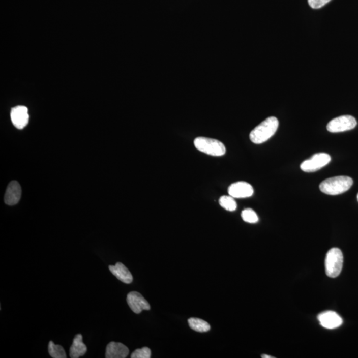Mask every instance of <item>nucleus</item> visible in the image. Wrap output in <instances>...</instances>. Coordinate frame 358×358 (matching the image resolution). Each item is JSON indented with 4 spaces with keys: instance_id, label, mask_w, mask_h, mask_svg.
I'll use <instances>...</instances> for the list:
<instances>
[{
    "instance_id": "1",
    "label": "nucleus",
    "mask_w": 358,
    "mask_h": 358,
    "mask_svg": "<svg viewBox=\"0 0 358 358\" xmlns=\"http://www.w3.org/2000/svg\"><path fill=\"white\" fill-rule=\"evenodd\" d=\"M278 127L279 121L277 117H268L251 132L250 140L255 144L265 143L276 134Z\"/></svg>"
},
{
    "instance_id": "2",
    "label": "nucleus",
    "mask_w": 358,
    "mask_h": 358,
    "mask_svg": "<svg viewBox=\"0 0 358 358\" xmlns=\"http://www.w3.org/2000/svg\"><path fill=\"white\" fill-rule=\"evenodd\" d=\"M352 178L346 176H335L326 179L320 183L321 192L329 195H338L348 191L352 186Z\"/></svg>"
},
{
    "instance_id": "3",
    "label": "nucleus",
    "mask_w": 358,
    "mask_h": 358,
    "mask_svg": "<svg viewBox=\"0 0 358 358\" xmlns=\"http://www.w3.org/2000/svg\"><path fill=\"white\" fill-rule=\"evenodd\" d=\"M194 145L200 152L211 156H222L226 152V147L221 141L208 137H196L194 139Z\"/></svg>"
},
{
    "instance_id": "4",
    "label": "nucleus",
    "mask_w": 358,
    "mask_h": 358,
    "mask_svg": "<svg viewBox=\"0 0 358 358\" xmlns=\"http://www.w3.org/2000/svg\"><path fill=\"white\" fill-rule=\"evenodd\" d=\"M344 257L338 248H332L327 253L325 259V270L327 276L332 278L339 276L343 267Z\"/></svg>"
},
{
    "instance_id": "5",
    "label": "nucleus",
    "mask_w": 358,
    "mask_h": 358,
    "mask_svg": "<svg viewBox=\"0 0 358 358\" xmlns=\"http://www.w3.org/2000/svg\"><path fill=\"white\" fill-rule=\"evenodd\" d=\"M357 121L350 115H341L332 120L327 124V130L331 133H340L353 130L356 127Z\"/></svg>"
},
{
    "instance_id": "6",
    "label": "nucleus",
    "mask_w": 358,
    "mask_h": 358,
    "mask_svg": "<svg viewBox=\"0 0 358 358\" xmlns=\"http://www.w3.org/2000/svg\"><path fill=\"white\" fill-rule=\"evenodd\" d=\"M331 157L325 153H320L314 155L311 159L303 161L301 165V169L306 172H314L318 171L329 164Z\"/></svg>"
},
{
    "instance_id": "7",
    "label": "nucleus",
    "mask_w": 358,
    "mask_h": 358,
    "mask_svg": "<svg viewBox=\"0 0 358 358\" xmlns=\"http://www.w3.org/2000/svg\"><path fill=\"white\" fill-rule=\"evenodd\" d=\"M127 303L129 307L135 314L141 313L144 310L149 311L150 309L149 303L138 292H130L127 296Z\"/></svg>"
},
{
    "instance_id": "8",
    "label": "nucleus",
    "mask_w": 358,
    "mask_h": 358,
    "mask_svg": "<svg viewBox=\"0 0 358 358\" xmlns=\"http://www.w3.org/2000/svg\"><path fill=\"white\" fill-rule=\"evenodd\" d=\"M254 193V188L252 185L244 181L233 183L228 188L229 195L234 198L250 197Z\"/></svg>"
},
{
    "instance_id": "9",
    "label": "nucleus",
    "mask_w": 358,
    "mask_h": 358,
    "mask_svg": "<svg viewBox=\"0 0 358 358\" xmlns=\"http://www.w3.org/2000/svg\"><path fill=\"white\" fill-rule=\"evenodd\" d=\"M11 119L15 128L21 130L29 123V115L25 106L15 107L11 112Z\"/></svg>"
},
{
    "instance_id": "10",
    "label": "nucleus",
    "mask_w": 358,
    "mask_h": 358,
    "mask_svg": "<svg viewBox=\"0 0 358 358\" xmlns=\"http://www.w3.org/2000/svg\"><path fill=\"white\" fill-rule=\"evenodd\" d=\"M321 326L327 329H335L340 327L343 323L342 318L335 312H323L318 316Z\"/></svg>"
},
{
    "instance_id": "11",
    "label": "nucleus",
    "mask_w": 358,
    "mask_h": 358,
    "mask_svg": "<svg viewBox=\"0 0 358 358\" xmlns=\"http://www.w3.org/2000/svg\"><path fill=\"white\" fill-rule=\"evenodd\" d=\"M21 196V188L18 182L12 181L8 185L6 189L4 201L9 206H14L20 200Z\"/></svg>"
},
{
    "instance_id": "12",
    "label": "nucleus",
    "mask_w": 358,
    "mask_h": 358,
    "mask_svg": "<svg viewBox=\"0 0 358 358\" xmlns=\"http://www.w3.org/2000/svg\"><path fill=\"white\" fill-rule=\"evenodd\" d=\"M129 349L127 346L122 343L111 342L106 347V358H125L129 354Z\"/></svg>"
},
{
    "instance_id": "13",
    "label": "nucleus",
    "mask_w": 358,
    "mask_h": 358,
    "mask_svg": "<svg viewBox=\"0 0 358 358\" xmlns=\"http://www.w3.org/2000/svg\"><path fill=\"white\" fill-rule=\"evenodd\" d=\"M111 273L118 280L124 283L130 284L133 281V276L128 268L123 263H117L115 265L109 266Z\"/></svg>"
},
{
    "instance_id": "14",
    "label": "nucleus",
    "mask_w": 358,
    "mask_h": 358,
    "mask_svg": "<svg viewBox=\"0 0 358 358\" xmlns=\"http://www.w3.org/2000/svg\"><path fill=\"white\" fill-rule=\"evenodd\" d=\"M87 351V347L83 342L81 335H77L74 338L73 344L70 348V357L78 358L84 355Z\"/></svg>"
},
{
    "instance_id": "15",
    "label": "nucleus",
    "mask_w": 358,
    "mask_h": 358,
    "mask_svg": "<svg viewBox=\"0 0 358 358\" xmlns=\"http://www.w3.org/2000/svg\"><path fill=\"white\" fill-rule=\"evenodd\" d=\"M189 326L198 333H206L211 330V326L206 321L197 318H191L188 320Z\"/></svg>"
},
{
    "instance_id": "16",
    "label": "nucleus",
    "mask_w": 358,
    "mask_h": 358,
    "mask_svg": "<svg viewBox=\"0 0 358 358\" xmlns=\"http://www.w3.org/2000/svg\"><path fill=\"white\" fill-rule=\"evenodd\" d=\"M219 204L226 211L233 212L237 208V203L231 196H222L220 198Z\"/></svg>"
},
{
    "instance_id": "17",
    "label": "nucleus",
    "mask_w": 358,
    "mask_h": 358,
    "mask_svg": "<svg viewBox=\"0 0 358 358\" xmlns=\"http://www.w3.org/2000/svg\"><path fill=\"white\" fill-rule=\"evenodd\" d=\"M49 353L53 358H66L67 355L64 348L60 345H56L52 341L49 344Z\"/></svg>"
},
{
    "instance_id": "18",
    "label": "nucleus",
    "mask_w": 358,
    "mask_h": 358,
    "mask_svg": "<svg viewBox=\"0 0 358 358\" xmlns=\"http://www.w3.org/2000/svg\"><path fill=\"white\" fill-rule=\"evenodd\" d=\"M242 218L244 221L248 223L254 224L259 221L258 216L254 210L251 208L244 210L242 213Z\"/></svg>"
},
{
    "instance_id": "19",
    "label": "nucleus",
    "mask_w": 358,
    "mask_h": 358,
    "mask_svg": "<svg viewBox=\"0 0 358 358\" xmlns=\"http://www.w3.org/2000/svg\"><path fill=\"white\" fill-rule=\"evenodd\" d=\"M152 356V351L147 347L137 349L131 355L132 358H150Z\"/></svg>"
},
{
    "instance_id": "20",
    "label": "nucleus",
    "mask_w": 358,
    "mask_h": 358,
    "mask_svg": "<svg viewBox=\"0 0 358 358\" xmlns=\"http://www.w3.org/2000/svg\"><path fill=\"white\" fill-rule=\"evenodd\" d=\"M331 1V0H308V3L313 9H320Z\"/></svg>"
},
{
    "instance_id": "21",
    "label": "nucleus",
    "mask_w": 358,
    "mask_h": 358,
    "mask_svg": "<svg viewBox=\"0 0 358 358\" xmlns=\"http://www.w3.org/2000/svg\"><path fill=\"white\" fill-rule=\"evenodd\" d=\"M261 357L263 358H273V357H274L270 356V355H262Z\"/></svg>"
},
{
    "instance_id": "22",
    "label": "nucleus",
    "mask_w": 358,
    "mask_h": 358,
    "mask_svg": "<svg viewBox=\"0 0 358 358\" xmlns=\"http://www.w3.org/2000/svg\"><path fill=\"white\" fill-rule=\"evenodd\" d=\"M357 200H358V194H357Z\"/></svg>"
}]
</instances>
